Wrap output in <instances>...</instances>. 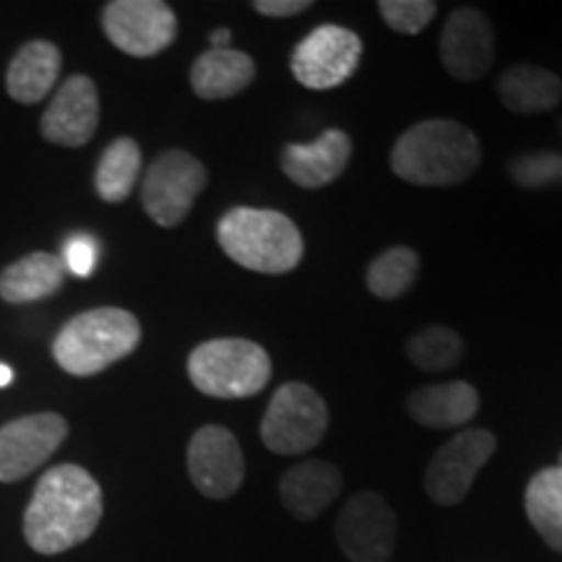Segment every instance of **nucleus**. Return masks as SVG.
<instances>
[{"label": "nucleus", "mask_w": 562, "mask_h": 562, "mask_svg": "<svg viewBox=\"0 0 562 562\" xmlns=\"http://www.w3.org/2000/svg\"><path fill=\"white\" fill-rule=\"evenodd\" d=\"M140 175V149L133 138L112 140L102 151L94 172V188L102 201L121 203L131 195Z\"/></svg>", "instance_id": "24"}, {"label": "nucleus", "mask_w": 562, "mask_h": 562, "mask_svg": "<svg viewBox=\"0 0 562 562\" xmlns=\"http://www.w3.org/2000/svg\"><path fill=\"white\" fill-rule=\"evenodd\" d=\"M362 63L360 34L347 26L323 24L297 42L292 53V76L302 87L328 91L341 87Z\"/></svg>", "instance_id": "8"}, {"label": "nucleus", "mask_w": 562, "mask_h": 562, "mask_svg": "<svg viewBox=\"0 0 562 562\" xmlns=\"http://www.w3.org/2000/svg\"><path fill=\"white\" fill-rule=\"evenodd\" d=\"M206 182V167L193 154L180 149L165 151L146 170L140 203L159 227H178L182 220H188Z\"/></svg>", "instance_id": "7"}, {"label": "nucleus", "mask_w": 562, "mask_h": 562, "mask_svg": "<svg viewBox=\"0 0 562 562\" xmlns=\"http://www.w3.org/2000/svg\"><path fill=\"white\" fill-rule=\"evenodd\" d=\"M68 438V422L55 412L30 414L0 427V482L26 480Z\"/></svg>", "instance_id": "13"}, {"label": "nucleus", "mask_w": 562, "mask_h": 562, "mask_svg": "<svg viewBox=\"0 0 562 562\" xmlns=\"http://www.w3.org/2000/svg\"><path fill=\"white\" fill-rule=\"evenodd\" d=\"M412 419L430 430H451L469 425L480 412V391L467 381L422 385L406 398Z\"/></svg>", "instance_id": "18"}, {"label": "nucleus", "mask_w": 562, "mask_h": 562, "mask_svg": "<svg viewBox=\"0 0 562 562\" xmlns=\"http://www.w3.org/2000/svg\"><path fill=\"white\" fill-rule=\"evenodd\" d=\"M13 381V370L9 368V364L0 362V389H5V385H11Z\"/></svg>", "instance_id": "32"}, {"label": "nucleus", "mask_w": 562, "mask_h": 562, "mask_svg": "<svg viewBox=\"0 0 562 562\" xmlns=\"http://www.w3.org/2000/svg\"><path fill=\"white\" fill-rule=\"evenodd\" d=\"M252 9L271 19H290L313 9L311 0H256Z\"/></svg>", "instance_id": "30"}, {"label": "nucleus", "mask_w": 562, "mask_h": 562, "mask_svg": "<svg viewBox=\"0 0 562 562\" xmlns=\"http://www.w3.org/2000/svg\"><path fill=\"white\" fill-rule=\"evenodd\" d=\"M229 40H232V32L229 30L211 32V50H227Z\"/></svg>", "instance_id": "31"}, {"label": "nucleus", "mask_w": 562, "mask_h": 562, "mask_svg": "<svg viewBox=\"0 0 562 562\" xmlns=\"http://www.w3.org/2000/svg\"><path fill=\"white\" fill-rule=\"evenodd\" d=\"M102 26L112 45L133 58H154L178 37V16L161 0H112Z\"/></svg>", "instance_id": "9"}, {"label": "nucleus", "mask_w": 562, "mask_h": 562, "mask_svg": "<svg viewBox=\"0 0 562 562\" xmlns=\"http://www.w3.org/2000/svg\"><path fill=\"white\" fill-rule=\"evenodd\" d=\"M216 240L229 261L256 273H290L305 252L297 224L273 209H229L216 227Z\"/></svg>", "instance_id": "3"}, {"label": "nucleus", "mask_w": 562, "mask_h": 562, "mask_svg": "<svg viewBox=\"0 0 562 562\" xmlns=\"http://www.w3.org/2000/svg\"><path fill=\"white\" fill-rule=\"evenodd\" d=\"M66 281V266L53 252H30L0 273V297L13 305L53 297Z\"/></svg>", "instance_id": "22"}, {"label": "nucleus", "mask_w": 562, "mask_h": 562, "mask_svg": "<svg viewBox=\"0 0 562 562\" xmlns=\"http://www.w3.org/2000/svg\"><path fill=\"white\" fill-rule=\"evenodd\" d=\"M271 357L250 339H211L188 357V378L211 398H250L271 381Z\"/></svg>", "instance_id": "5"}, {"label": "nucleus", "mask_w": 562, "mask_h": 562, "mask_svg": "<svg viewBox=\"0 0 562 562\" xmlns=\"http://www.w3.org/2000/svg\"><path fill=\"white\" fill-rule=\"evenodd\" d=\"M63 58L60 50L53 42L34 40L24 45L11 60L9 76H5V87L9 94L21 104H37L50 94V89L58 81Z\"/></svg>", "instance_id": "20"}, {"label": "nucleus", "mask_w": 562, "mask_h": 562, "mask_svg": "<svg viewBox=\"0 0 562 562\" xmlns=\"http://www.w3.org/2000/svg\"><path fill=\"white\" fill-rule=\"evenodd\" d=\"M60 261L70 273L87 279L97 266V245H94V240H91V237H74V240L66 245V250H63Z\"/></svg>", "instance_id": "29"}, {"label": "nucleus", "mask_w": 562, "mask_h": 562, "mask_svg": "<svg viewBox=\"0 0 562 562\" xmlns=\"http://www.w3.org/2000/svg\"><path fill=\"white\" fill-rule=\"evenodd\" d=\"M140 344V323L123 307H94L70 318L55 336L53 357L70 375L89 378L125 360Z\"/></svg>", "instance_id": "4"}, {"label": "nucleus", "mask_w": 562, "mask_h": 562, "mask_svg": "<svg viewBox=\"0 0 562 562\" xmlns=\"http://www.w3.org/2000/svg\"><path fill=\"white\" fill-rule=\"evenodd\" d=\"M497 440L490 430L472 427L453 435L438 448L425 472V490L438 505H459L467 501L469 490L482 472L484 463L495 453Z\"/></svg>", "instance_id": "10"}, {"label": "nucleus", "mask_w": 562, "mask_h": 562, "mask_svg": "<svg viewBox=\"0 0 562 562\" xmlns=\"http://www.w3.org/2000/svg\"><path fill=\"white\" fill-rule=\"evenodd\" d=\"M100 125V91L89 76H70L63 81L50 108L42 115L40 131L50 144L76 146L89 144Z\"/></svg>", "instance_id": "15"}, {"label": "nucleus", "mask_w": 562, "mask_h": 562, "mask_svg": "<svg viewBox=\"0 0 562 562\" xmlns=\"http://www.w3.org/2000/svg\"><path fill=\"white\" fill-rule=\"evenodd\" d=\"M495 60V32L480 9L461 5L440 34V63L456 81H480Z\"/></svg>", "instance_id": "14"}, {"label": "nucleus", "mask_w": 562, "mask_h": 562, "mask_svg": "<svg viewBox=\"0 0 562 562\" xmlns=\"http://www.w3.org/2000/svg\"><path fill=\"white\" fill-rule=\"evenodd\" d=\"M102 490L87 469L60 463L42 474L24 513L26 544L40 554H60L87 542L102 521Z\"/></svg>", "instance_id": "1"}, {"label": "nucleus", "mask_w": 562, "mask_h": 562, "mask_svg": "<svg viewBox=\"0 0 562 562\" xmlns=\"http://www.w3.org/2000/svg\"><path fill=\"white\" fill-rule=\"evenodd\" d=\"M419 277V256L406 245H396L389 248L368 269V290L375 294L378 300H398L412 290L414 281Z\"/></svg>", "instance_id": "25"}, {"label": "nucleus", "mask_w": 562, "mask_h": 562, "mask_svg": "<svg viewBox=\"0 0 562 562\" xmlns=\"http://www.w3.org/2000/svg\"><path fill=\"white\" fill-rule=\"evenodd\" d=\"M351 138L339 128L321 133L313 144H286L281 151V172L305 191L331 186L347 170Z\"/></svg>", "instance_id": "16"}, {"label": "nucleus", "mask_w": 562, "mask_h": 562, "mask_svg": "<svg viewBox=\"0 0 562 562\" xmlns=\"http://www.w3.org/2000/svg\"><path fill=\"white\" fill-rule=\"evenodd\" d=\"M188 474L209 501H227L243 487V448L227 427L206 425L188 442Z\"/></svg>", "instance_id": "12"}, {"label": "nucleus", "mask_w": 562, "mask_h": 562, "mask_svg": "<svg viewBox=\"0 0 562 562\" xmlns=\"http://www.w3.org/2000/svg\"><path fill=\"white\" fill-rule=\"evenodd\" d=\"M526 516L547 547L562 552V469L547 467L531 476L524 495Z\"/></svg>", "instance_id": "23"}, {"label": "nucleus", "mask_w": 562, "mask_h": 562, "mask_svg": "<svg viewBox=\"0 0 562 562\" xmlns=\"http://www.w3.org/2000/svg\"><path fill=\"white\" fill-rule=\"evenodd\" d=\"M463 339L453 328L448 326H430L417 336H412L406 344V357L414 368L425 372H442L451 370L463 360Z\"/></svg>", "instance_id": "26"}, {"label": "nucleus", "mask_w": 562, "mask_h": 562, "mask_svg": "<svg viewBox=\"0 0 562 562\" xmlns=\"http://www.w3.org/2000/svg\"><path fill=\"white\" fill-rule=\"evenodd\" d=\"M336 539L351 562H389L398 539L396 513L378 492H360L341 508Z\"/></svg>", "instance_id": "11"}, {"label": "nucleus", "mask_w": 562, "mask_h": 562, "mask_svg": "<svg viewBox=\"0 0 562 562\" xmlns=\"http://www.w3.org/2000/svg\"><path fill=\"white\" fill-rule=\"evenodd\" d=\"M482 165V144L472 128L448 117L412 125L393 144L391 170L422 188H451L467 182Z\"/></svg>", "instance_id": "2"}, {"label": "nucleus", "mask_w": 562, "mask_h": 562, "mask_svg": "<svg viewBox=\"0 0 562 562\" xmlns=\"http://www.w3.org/2000/svg\"><path fill=\"white\" fill-rule=\"evenodd\" d=\"M328 406L313 385L284 383L261 419V440L271 453L300 456L326 438Z\"/></svg>", "instance_id": "6"}, {"label": "nucleus", "mask_w": 562, "mask_h": 562, "mask_svg": "<svg viewBox=\"0 0 562 562\" xmlns=\"http://www.w3.org/2000/svg\"><path fill=\"white\" fill-rule=\"evenodd\" d=\"M560 469H562V453H560Z\"/></svg>", "instance_id": "33"}, {"label": "nucleus", "mask_w": 562, "mask_h": 562, "mask_svg": "<svg viewBox=\"0 0 562 562\" xmlns=\"http://www.w3.org/2000/svg\"><path fill=\"white\" fill-rule=\"evenodd\" d=\"M510 175L518 186L542 188L562 178V157L560 154H529L513 161Z\"/></svg>", "instance_id": "28"}, {"label": "nucleus", "mask_w": 562, "mask_h": 562, "mask_svg": "<svg viewBox=\"0 0 562 562\" xmlns=\"http://www.w3.org/2000/svg\"><path fill=\"white\" fill-rule=\"evenodd\" d=\"M341 484V472L334 463L302 461L281 476V503L297 521H313L339 497Z\"/></svg>", "instance_id": "17"}, {"label": "nucleus", "mask_w": 562, "mask_h": 562, "mask_svg": "<svg viewBox=\"0 0 562 562\" xmlns=\"http://www.w3.org/2000/svg\"><path fill=\"white\" fill-rule=\"evenodd\" d=\"M256 81V60L243 50H209L191 68V87L201 100H229Z\"/></svg>", "instance_id": "19"}, {"label": "nucleus", "mask_w": 562, "mask_h": 562, "mask_svg": "<svg viewBox=\"0 0 562 562\" xmlns=\"http://www.w3.org/2000/svg\"><path fill=\"white\" fill-rule=\"evenodd\" d=\"M497 100L513 115H537L558 108L562 100V79L539 66H510L497 79Z\"/></svg>", "instance_id": "21"}, {"label": "nucleus", "mask_w": 562, "mask_h": 562, "mask_svg": "<svg viewBox=\"0 0 562 562\" xmlns=\"http://www.w3.org/2000/svg\"><path fill=\"white\" fill-rule=\"evenodd\" d=\"M381 19L398 34H419L438 13L432 0H383L378 3Z\"/></svg>", "instance_id": "27"}]
</instances>
